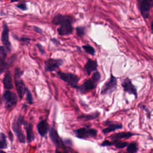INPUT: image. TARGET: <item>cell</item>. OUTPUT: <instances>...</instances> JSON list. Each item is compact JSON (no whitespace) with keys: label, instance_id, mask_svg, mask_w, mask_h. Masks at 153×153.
Here are the masks:
<instances>
[{"label":"cell","instance_id":"21","mask_svg":"<svg viewBox=\"0 0 153 153\" xmlns=\"http://www.w3.org/2000/svg\"><path fill=\"white\" fill-rule=\"evenodd\" d=\"M99 115V112H93L88 114H82L78 117V118L84 120H92L98 117Z\"/></svg>","mask_w":153,"mask_h":153},{"label":"cell","instance_id":"33","mask_svg":"<svg viewBox=\"0 0 153 153\" xmlns=\"http://www.w3.org/2000/svg\"><path fill=\"white\" fill-rule=\"evenodd\" d=\"M36 46H37V47L38 48V50H39V51H40L42 54H44V53H45L44 48V47H43L42 45H41L39 44H38L36 45Z\"/></svg>","mask_w":153,"mask_h":153},{"label":"cell","instance_id":"5","mask_svg":"<svg viewBox=\"0 0 153 153\" xmlns=\"http://www.w3.org/2000/svg\"><path fill=\"white\" fill-rule=\"evenodd\" d=\"M141 15L144 19H148L150 15V10L153 7V0H137Z\"/></svg>","mask_w":153,"mask_h":153},{"label":"cell","instance_id":"39","mask_svg":"<svg viewBox=\"0 0 153 153\" xmlns=\"http://www.w3.org/2000/svg\"><path fill=\"white\" fill-rule=\"evenodd\" d=\"M0 153H7V152H5V151H2V149H0Z\"/></svg>","mask_w":153,"mask_h":153},{"label":"cell","instance_id":"36","mask_svg":"<svg viewBox=\"0 0 153 153\" xmlns=\"http://www.w3.org/2000/svg\"><path fill=\"white\" fill-rule=\"evenodd\" d=\"M151 32L153 33V20H152L151 23Z\"/></svg>","mask_w":153,"mask_h":153},{"label":"cell","instance_id":"12","mask_svg":"<svg viewBox=\"0 0 153 153\" xmlns=\"http://www.w3.org/2000/svg\"><path fill=\"white\" fill-rule=\"evenodd\" d=\"M49 136L51 140L55 145L57 148H65V143L62 139L58 134V133L56 129L54 127H51L50 130Z\"/></svg>","mask_w":153,"mask_h":153},{"label":"cell","instance_id":"8","mask_svg":"<svg viewBox=\"0 0 153 153\" xmlns=\"http://www.w3.org/2000/svg\"><path fill=\"white\" fill-rule=\"evenodd\" d=\"M57 75L62 80H63L65 82L69 84L71 87L76 88L77 86V84L78 83L79 80L77 75L71 73H66V72H58Z\"/></svg>","mask_w":153,"mask_h":153},{"label":"cell","instance_id":"20","mask_svg":"<svg viewBox=\"0 0 153 153\" xmlns=\"http://www.w3.org/2000/svg\"><path fill=\"white\" fill-rule=\"evenodd\" d=\"M121 128H123V126L121 125V124H108V126L103 129L102 130V132L104 133V134H108L109 133H111V132H112V131H114L117 130H118V129H121Z\"/></svg>","mask_w":153,"mask_h":153},{"label":"cell","instance_id":"11","mask_svg":"<svg viewBox=\"0 0 153 153\" xmlns=\"http://www.w3.org/2000/svg\"><path fill=\"white\" fill-rule=\"evenodd\" d=\"M63 63L62 59H49L45 62V70L47 72H53L57 69Z\"/></svg>","mask_w":153,"mask_h":153},{"label":"cell","instance_id":"17","mask_svg":"<svg viewBox=\"0 0 153 153\" xmlns=\"http://www.w3.org/2000/svg\"><path fill=\"white\" fill-rule=\"evenodd\" d=\"M23 126L25 127V128L26 129L27 142L30 143L32 142L35 139V135L33 131V126L32 124L28 123L26 121H25Z\"/></svg>","mask_w":153,"mask_h":153},{"label":"cell","instance_id":"28","mask_svg":"<svg viewBox=\"0 0 153 153\" xmlns=\"http://www.w3.org/2000/svg\"><path fill=\"white\" fill-rule=\"evenodd\" d=\"M16 6L18 8H19L20 10H23V11H26V10H27V5H26V2L19 3Z\"/></svg>","mask_w":153,"mask_h":153},{"label":"cell","instance_id":"41","mask_svg":"<svg viewBox=\"0 0 153 153\" xmlns=\"http://www.w3.org/2000/svg\"><path fill=\"white\" fill-rule=\"evenodd\" d=\"M75 153H77V152H75Z\"/></svg>","mask_w":153,"mask_h":153},{"label":"cell","instance_id":"1","mask_svg":"<svg viewBox=\"0 0 153 153\" xmlns=\"http://www.w3.org/2000/svg\"><path fill=\"white\" fill-rule=\"evenodd\" d=\"M74 19L69 16L57 14L54 17L52 23L55 25H59L57 29L58 33L61 36L71 35L73 32L72 23Z\"/></svg>","mask_w":153,"mask_h":153},{"label":"cell","instance_id":"7","mask_svg":"<svg viewBox=\"0 0 153 153\" xmlns=\"http://www.w3.org/2000/svg\"><path fill=\"white\" fill-rule=\"evenodd\" d=\"M2 100L5 103V108L10 109L16 105L18 98L14 93L10 90H6L3 94Z\"/></svg>","mask_w":153,"mask_h":153},{"label":"cell","instance_id":"16","mask_svg":"<svg viewBox=\"0 0 153 153\" xmlns=\"http://www.w3.org/2000/svg\"><path fill=\"white\" fill-rule=\"evenodd\" d=\"M37 130L41 136H44L48 131V124L45 120L41 121L37 124Z\"/></svg>","mask_w":153,"mask_h":153},{"label":"cell","instance_id":"23","mask_svg":"<svg viewBox=\"0 0 153 153\" xmlns=\"http://www.w3.org/2000/svg\"><path fill=\"white\" fill-rule=\"evenodd\" d=\"M138 151V146L136 143L131 142L128 143L127 146V152L128 153H136Z\"/></svg>","mask_w":153,"mask_h":153},{"label":"cell","instance_id":"29","mask_svg":"<svg viewBox=\"0 0 153 153\" xmlns=\"http://www.w3.org/2000/svg\"><path fill=\"white\" fill-rule=\"evenodd\" d=\"M97 83H98V82L99 81L100 78H101V76H100V74L99 72H94L93 75H92V77H91Z\"/></svg>","mask_w":153,"mask_h":153},{"label":"cell","instance_id":"38","mask_svg":"<svg viewBox=\"0 0 153 153\" xmlns=\"http://www.w3.org/2000/svg\"><path fill=\"white\" fill-rule=\"evenodd\" d=\"M22 1V0H10V2H18V1Z\"/></svg>","mask_w":153,"mask_h":153},{"label":"cell","instance_id":"40","mask_svg":"<svg viewBox=\"0 0 153 153\" xmlns=\"http://www.w3.org/2000/svg\"><path fill=\"white\" fill-rule=\"evenodd\" d=\"M118 153H121V152H118ZM125 153H128V152H125Z\"/></svg>","mask_w":153,"mask_h":153},{"label":"cell","instance_id":"24","mask_svg":"<svg viewBox=\"0 0 153 153\" xmlns=\"http://www.w3.org/2000/svg\"><path fill=\"white\" fill-rule=\"evenodd\" d=\"M7 139L5 134L2 133H0V149H4L7 148Z\"/></svg>","mask_w":153,"mask_h":153},{"label":"cell","instance_id":"32","mask_svg":"<svg viewBox=\"0 0 153 153\" xmlns=\"http://www.w3.org/2000/svg\"><path fill=\"white\" fill-rule=\"evenodd\" d=\"M33 29H34V30L36 32L39 33V34H42L43 33V31H42V30L41 28H39V27H38L37 26H34Z\"/></svg>","mask_w":153,"mask_h":153},{"label":"cell","instance_id":"18","mask_svg":"<svg viewBox=\"0 0 153 153\" xmlns=\"http://www.w3.org/2000/svg\"><path fill=\"white\" fill-rule=\"evenodd\" d=\"M3 84L4 88L7 90H10L13 87L12 76L10 71H7L5 74L3 79Z\"/></svg>","mask_w":153,"mask_h":153},{"label":"cell","instance_id":"25","mask_svg":"<svg viewBox=\"0 0 153 153\" xmlns=\"http://www.w3.org/2000/svg\"><path fill=\"white\" fill-rule=\"evenodd\" d=\"M82 48L87 53H88L92 56H93L95 53V50H94V48L90 45H84V46H82Z\"/></svg>","mask_w":153,"mask_h":153},{"label":"cell","instance_id":"6","mask_svg":"<svg viewBox=\"0 0 153 153\" xmlns=\"http://www.w3.org/2000/svg\"><path fill=\"white\" fill-rule=\"evenodd\" d=\"M117 87V78L111 75L110 78L108 81H106L105 84L103 85L101 89L100 93L102 95L110 94L115 90H116Z\"/></svg>","mask_w":153,"mask_h":153},{"label":"cell","instance_id":"19","mask_svg":"<svg viewBox=\"0 0 153 153\" xmlns=\"http://www.w3.org/2000/svg\"><path fill=\"white\" fill-rule=\"evenodd\" d=\"M135 134H136L133 133L131 132H120V133H117L111 135L109 137V138H111L112 139V140H120V139H124V138L128 139L130 137H131Z\"/></svg>","mask_w":153,"mask_h":153},{"label":"cell","instance_id":"31","mask_svg":"<svg viewBox=\"0 0 153 153\" xmlns=\"http://www.w3.org/2000/svg\"><path fill=\"white\" fill-rule=\"evenodd\" d=\"M101 146H112V141H109L108 140H104L101 143Z\"/></svg>","mask_w":153,"mask_h":153},{"label":"cell","instance_id":"35","mask_svg":"<svg viewBox=\"0 0 153 153\" xmlns=\"http://www.w3.org/2000/svg\"><path fill=\"white\" fill-rule=\"evenodd\" d=\"M51 41L54 43V44H55L56 45H58L59 44H60V42L59 40L55 39V38H53L51 39Z\"/></svg>","mask_w":153,"mask_h":153},{"label":"cell","instance_id":"10","mask_svg":"<svg viewBox=\"0 0 153 153\" xmlns=\"http://www.w3.org/2000/svg\"><path fill=\"white\" fill-rule=\"evenodd\" d=\"M1 41L3 44V47L8 52H10L11 50V45L9 41V29L7 25L4 22L3 23V30L1 35Z\"/></svg>","mask_w":153,"mask_h":153},{"label":"cell","instance_id":"9","mask_svg":"<svg viewBox=\"0 0 153 153\" xmlns=\"http://www.w3.org/2000/svg\"><path fill=\"white\" fill-rule=\"evenodd\" d=\"M97 83L91 78L86 80L82 85L79 86L77 85L76 89H77L80 93L84 94L89 91L94 89L97 85Z\"/></svg>","mask_w":153,"mask_h":153},{"label":"cell","instance_id":"2","mask_svg":"<svg viewBox=\"0 0 153 153\" xmlns=\"http://www.w3.org/2000/svg\"><path fill=\"white\" fill-rule=\"evenodd\" d=\"M25 121L24 117L19 114L15 117L12 125V128L16 137L19 142L23 143H25V137L22 130V126L24 125Z\"/></svg>","mask_w":153,"mask_h":153},{"label":"cell","instance_id":"13","mask_svg":"<svg viewBox=\"0 0 153 153\" xmlns=\"http://www.w3.org/2000/svg\"><path fill=\"white\" fill-rule=\"evenodd\" d=\"M121 85L123 87L124 91L130 94H133L135 98H137V90L136 87L132 84L131 80L128 78H125L122 83Z\"/></svg>","mask_w":153,"mask_h":153},{"label":"cell","instance_id":"27","mask_svg":"<svg viewBox=\"0 0 153 153\" xmlns=\"http://www.w3.org/2000/svg\"><path fill=\"white\" fill-rule=\"evenodd\" d=\"M26 99L27 101L28 102V103L29 104H32L33 102V97L32 95V93H30V90L27 88L26 91Z\"/></svg>","mask_w":153,"mask_h":153},{"label":"cell","instance_id":"15","mask_svg":"<svg viewBox=\"0 0 153 153\" xmlns=\"http://www.w3.org/2000/svg\"><path fill=\"white\" fill-rule=\"evenodd\" d=\"M97 68V63L96 60L88 59L87 62L84 67V71L86 72L87 75H90L92 72L96 71Z\"/></svg>","mask_w":153,"mask_h":153},{"label":"cell","instance_id":"26","mask_svg":"<svg viewBox=\"0 0 153 153\" xmlns=\"http://www.w3.org/2000/svg\"><path fill=\"white\" fill-rule=\"evenodd\" d=\"M76 32L78 36H82L85 35V27L83 26H78L76 28Z\"/></svg>","mask_w":153,"mask_h":153},{"label":"cell","instance_id":"4","mask_svg":"<svg viewBox=\"0 0 153 153\" xmlns=\"http://www.w3.org/2000/svg\"><path fill=\"white\" fill-rule=\"evenodd\" d=\"M76 136L79 139H87L88 138H95L97 135V131L89 126L79 128L74 130Z\"/></svg>","mask_w":153,"mask_h":153},{"label":"cell","instance_id":"3","mask_svg":"<svg viewBox=\"0 0 153 153\" xmlns=\"http://www.w3.org/2000/svg\"><path fill=\"white\" fill-rule=\"evenodd\" d=\"M23 74V71L19 68H16L14 71V83L16 90L20 99H22L26 93L27 87H26L23 81L21 79V76Z\"/></svg>","mask_w":153,"mask_h":153},{"label":"cell","instance_id":"37","mask_svg":"<svg viewBox=\"0 0 153 153\" xmlns=\"http://www.w3.org/2000/svg\"><path fill=\"white\" fill-rule=\"evenodd\" d=\"M55 153H68V152H62V151H60L58 149H56L55 151Z\"/></svg>","mask_w":153,"mask_h":153},{"label":"cell","instance_id":"30","mask_svg":"<svg viewBox=\"0 0 153 153\" xmlns=\"http://www.w3.org/2000/svg\"><path fill=\"white\" fill-rule=\"evenodd\" d=\"M17 39H19L20 41H21L23 44L25 45H27L28 44H29L30 39L27 37H22V38H17Z\"/></svg>","mask_w":153,"mask_h":153},{"label":"cell","instance_id":"22","mask_svg":"<svg viewBox=\"0 0 153 153\" xmlns=\"http://www.w3.org/2000/svg\"><path fill=\"white\" fill-rule=\"evenodd\" d=\"M112 144L113 146H115L117 148L123 149L125 147H127L128 143L126 142H122L120 140H112Z\"/></svg>","mask_w":153,"mask_h":153},{"label":"cell","instance_id":"14","mask_svg":"<svg viewBox=\"0 0 153 153\" xmlns=\"http://www.w3.org/2000/svg\"><path fill=\"white\" fill-rule=\"evenodd\" d=\"M6 58V50L3 46H0V74L4 73L6 69L8 68Z\"/></svg>","mask_w":153,"mask_h":153},{"label":"cell","instance_id":"34","mask_svg":"<svg viewBox=\"0 0 153 153\" xmlns=\"http://www.w3.org/2000/svg\"><path fill=\"white\" fill-rule=\"evenodd\" d=\"M142 107H143V108L144 109V110L145 111V112H146V115H147V117H148V118H149L150 117H151V114H150V112H149V111L148 110V109L145 106V105H143L142 106Z\"/></svg>","mask_w":153,"mask_h":153}]
</instances>
